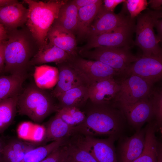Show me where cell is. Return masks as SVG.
<instances>
[{"mask_svg":"<svg viewBox=\"0 0 162 162\" xmlns=\"http://www.w3.org/2000/svg\"><path fill=\"white\" fill-rule=\"evenodd\" d=\"M80 110L86 119L74 127L73 133L95 137L107 136L117 139L122 136L127 123L121 110L112 104H97L88 99Z\"/></svg>","mask_w":162,"mask_h":162,"instance_id":"obj_1","label":"cell"},{"mask_svg":"<svg viewBox=\"0 0 162 162\" xmlns=\"http://www.w3.org/2000/svg\"><path fill=\"white\" fill-rule=\"evenodd\" d=\"M4 50V71L26 75L30 61L40 47L26 25L7 32Z\"/></svg>","mask_w":162,"mask_h":162,"instance_id":"obj_2","label":"cell"},{"mask_svg":"<svg viewBox=\"0 0 162 162\" xmlns=\"http://www.w3.org/2000/svg\"><path fill=\"white\" fill-rule=\"evenodd\" d=\"M68 1H23L28 6L26 25L40 47L48 43V32L57 17L60 8Z\"/></svg>","mask_w":162,"mask_h":162,"instance_id":"obj_3","label":"cell"},{"mask_svg":"<svg viewBox=\"0 0 162 162\" xmlns=\"http://www.w3.org/2000/svg\"><path fill=\"white\" fill-rule=\"evenodd\" d=\"M51 92L31 84L19 94L17 110L19 114L26 116L35 122L40 123L52 113L59 110Z\"/></svg>","mask_w":162,"mask_h":162,"instance_id":"obj_4","label":"cell"},{"mask_svg":"<svg viewBox=\"0 0 162 162\" xmlns=\"http://www.w3.org/2000/svg\"><path fill=\"white\" fill-rule=\"evenodd\" d=\"M137 16L134 45L137 46L142 50V56H162V48L154 30L155 20L162 18L161 11L148 10Z\"/></svg>","mask_w":162,"mask_h":162,"instance_id":"obj_5","label":"cell"},{"mask_svg":"<svg viewBox=\"0 0 162 162\" xmlns=\"http://www.w3.org/2000/svg\"><path fill=\"white\" fill-rule=\"evenodd\" d=\"M81 57L100 62L112 68L122 75L140 57L133 54L130 49L99 46L78 53Z\"/></svg>","mask_w":162,"mask_h":162,"instance_id":"obj_6","label":"cell"},{"mask_svg":"<svg viewBox=\"0 0 162 162\" xmlns=\"http://www.w3.org/2000/svg\"><path fill=\"white\" fill-rule=\"evenodd\" d=\"M135 26L134 18L132 19L128 24L110 32L88 38L87 43L80 48L78 53L99 46L130 49L134 46L132 38Z\"/></svg>","mask_w":162,"mask_h":162,"instance_id":"obj_7","label":"cell"},{"mask_svg":"<svg viewBox=\"0 0 162 162\" xmlns=\"http://www.w3.org/2000/svg\"><path fill=\"white\" fill-rule=\"evenodd\" d=\"M113 136L101 139L76 133L70 137L71 142L86 150L97 162H118Z\"/></svg>","mask_w":162,"mask_h":162,"instance_id":"obj_8","label":"cell"},{"mask_svg":"<svg viewBox=\"0 0 162 162\" xmlns=\"http://www.w3.org/2000/svg\"><path fill=\"white\" fill-rule=\"evenodd\" d=\"M118 82L120 89L113 103H135L148 97L153 88V85L142 78L133 74L124 76Z\"/></svg>","mask_w":162,"mask_h":162,"instance_id":"obj_9","label":"cell"},{"mask_svg":"<svg viewBox=\"0 0 162 162\" xmlns=\"http://www.w3.org/2000/svg\"><path fill=\"white\" fill-rule=\"evenodd\" d=\"M68 62L80 73L89 86L97 81L120 75L119 72L100 62L86 59L79 55Z\"/></svg>","mask_w":162,"mask_h":162,"instance_id":"obj_10","label":"cell"},{"mask_svg":"<svg viewBox=\"0 0 162 162\" xmlns=\"http://www.w3.org/2000/svg\"><path fill=\"white\" fill-rule=\"evenodd\" d=\"M112 104L121 110L127 122L136 131L140 130L145 123L151 122L154 118L148 97L132 104L114 102Z\"/></svg>","mask_w":162,"mask_h":162,"instance_id":"obj_11","label":"cell"},{"mask_svg":"<svg viewBox=\"0 0 162 162\" xmlns=\"http://www.w3.org/2000/svg\"><path fill=\"white\" fill-rule=\"evenodd\" d=\"M134 75L143 79L152 85L162 78V56L140 57L122 75Z\"/></svg>","mask_w":162,"mask_h":162,"instance_id":"obj_12","label":"cell"},{"mask_svg":"<svg viewBox=\"0 0 162 162\" xmlns=\"http://www.w3.org/2000/svg\"><path fill=\"white\" fill-rule=\"evenodd\" d=\"M124 14L123 11L118 14L108 11L102 5L90 26L86 37L110 32L128 24L132 19Z\"/></svg>","mask_w":162,"mask_h":162,"instance_id":"obj_13","label":"cell"},{"mask_svg":"<svg viewBox=\"0 0 162 162\" xmlns=\"http://www.w3.org/2000/svg\"><path fill=\"white\" fill-rule=\"evenodd\" d=\"M120 89L118 81L114 77L102 79L88 86L89 99L95 104H112Z\"/></svg>","mask_w":162,"mask_h":162,"instance_id":"obj_14","label":"cell"},{"mask_svg":"<svg viewBox=\"0 0 162 162\" xmlns=\"http://www.w3.org/2000/svg\"><path fill=\"white\" fill-rule=\"evenodd\" d=\"M58 70V80L51 93L56 98L60 94L72 88L89 85L80 73L68 62L56 64Z\"/></svg>","mask_w":162,"mask_h":162,"instance_id":"obj_15","label":"cell"},{"mask_svg":"<svg viewBox=\"0 0 162 162\" xmlns=\"http://www.w3.org/2000/svg\"><path fill=\"white\" fill-rule=\"evenodd\" d=\"M145 128L136 131L130 137L119 138L118 149L120 162H133L142 153L145 143Z\"/></svg>","mask_w":162,"mask_h":162,"instance_id":"obj_16","label":"cell"},{"mask_svg":"<svg viewBox=\"0 0 162 162\" xmlns=\"http://www.w3.org/2000/svg\"><path fill=\"white\" fill-rule=\"evenodd\" d=\"M28 9L19 2L0 8V23L7 31L22 27L26 24Z\"/></svg>","mask_w":162,"mask_h":162,"instance_id":"obj_17","label":"cell"},{"mask_svg":"<svg viewBox=\"0 0 162 162\" xmlns=\"http://www.w3.org/2000/svg\"><path fill=\"white\" fill-rule=\"evenodd\" d=\"M47 38L49 43L63 50L71 56L78 55L74 33L58 25L52 24Z\"/></svg>","mask_w":162,"mask_h":162,"instance_id":"obj_18","label":"cell"},{"mask_svg":"<svg viewBox=\"0 0 162 162\" xmlns=\"http://www.w3.org/2000/svg\"><path fill=\"white\" fill-rule=\"evenodd\" d=\"M43 145H44L40 141L12 139L5 143L2 151L1 157L4 162H20L28 152Z\"/></svg>","mask_w":162,"mask_h":162,"instance_id":"obj_19","label":"cell"},{"mask_svg":"<svg viewBox=\"0 0 162 162\" xmlns=\"http://www.w3.org/2000/svg\"><path fill=\"white\" fill-rule=\"evenodd\" d=\"M44 126V134L41 141L44 145L50 141L69 139L74 128L65 122L57 112Z\"/></svg>","mask_w":162,"mask_h":162,"instance_id":"obj_20","label":"cell"},{"mask_svg":"<svg viewBox=\"0 0 162 162\" xmlns=\"http://www.w3.org/2000/svg\"><path fill=\"white\" fill-rule=\"evenodd\" d=\"M73 57L63 50L48 43L39 48L31 59L30 64L38 66L50 62L57 64L68 62Z\"/></svg>","mask_w":162,"mask_h":162,"instance_id":"obj_21","label":"cell"},{"mask_svg":"<svg viewBox=\"0 0 162 162\" xmlns=\"http://www.w3.org/2000/svg\"><path fill=\"white\" fill-rule=\"evenodd\" d=\"M88 86L83 85L76 87L60 94L56 98L59 110L71 107L81 109L89 99Z\"/></svg>","mask_w":162,"mask_h":162,"instance_id":"obj_22","label":"cell"},{"mask_svg":"<svg viewBox=\"0 0 162 162\" xmlns=\"http://www.w3.org/2000/svg\"><path fill=\"white\" fill-rule=\"evenodd\" d=\"M78 10L73 0L68 1L60 8L57 17L52 24L60 26L73 33L76 32Z\"/></svg>","mask_w":162,"mask_h":162,"instance_id":"obj_23","label":"cell"},{"mask_svg":"<svg viewBox=\"0 0 162 162\" xmlns=\"http://www.w3.org/2000/svg\"><path fill=\"white\" fill-rule=\"evenodd\" d=\"M58 77V70L57 67L46 64L34 66L35 84L40 88L47 90L55 87Z\"/></svg>","mask_w":162,"mask_h":162,"instance_id":"obj_24","label":"cell"},{"mask_svg":"<svg viewBox=\"0 0 162 162\" xmlns=\"http://www.w3.org/2000/svg\"><path fill=\"white\" fill-rule=\"evenodd\" d=\"M102 4H93L78 9L76 32L78 38L86 37L90 26Z\"/></svg>","mask_w":162,"mask_h":162,"instance_id":"obj_25","label":"cell"},{"mask_svg":"<svg viewBox=\"0 0 162 162\" xmlns=\"http://www.w3.org/2000/svg\"><path fill=\"white\" fill-rule=\"evenodd\" d=\"M26 76L11 74L0 76V100L19 94Z\"/></svg>","mask_w":162,"mask_h":162,"instance_id":"obj_26","label":"cell"},{"mask_svg":"<svg viewBox=\"0 0 162 162\" xmlns=\"http://www.w3.org/2000/svg\"><path fill=\"white\" fill-rule=\"evenodd\" d=\"M19 95L0 100V133L7 128L13 121L17 111Z\"/></svg>","mask_w":162,"mask_h":162,"instance_id":"obj_27","label":"cell"},{"mask_svg":"<svg viewBox=\"0 0 162 162\" xmlns=\"http://www.w3.org/2000/svg\"><path fill=\"white\" fill-rule=\"evenodd\" d=\"M68 140L69 139L54 141L34 148L28 152L20 162H40L54 150L66 143Z\"/></svg>","mask_w":162,"mask_h":162,"instance_id":"obj_28","label":"cell"},{"mask_svg":"<svg viewBox=\"0 0 162 162\" xmlns=\"http://www.w3.org/2000/svg\"><path fill=\"white\" fill-rule=\"evenodd\" d=\"M57 112L65 122L74 127L83 123L86 119L84 112L80 109L76 107L63 108Z\"/></svg>","mask_w":162,"mask_h":162,"instance_id":"obj_29","label":"cell"},{"mask_svg":"<svg viewBox=\"0 0 162 162\" xmlns=\"http://www.w3.org/2000/svg\"><path fill=\"white\" fill-rule=\"evenodd\" d=\"M69 154L67 162H97L86 149L70 141H68Z\"/></svg>","mask_w":162,"mask_h":162,"instance_id":"obj_30","label":"cell"},{"mask_svg":"<svg viewBox=\"0 0 162 162\" xmlns=\"http://www.w3.org/2000/svg\"><path fill=\"white\" fill-rule=\"evenodd\" d=\"M148 98L152 104L155 123L157 127L162 124V89L161 87L153 88Z\"/></svg>","mask_w":162,"mask_h":162,"instance_id":"obj_31","label":"cell"},{"mask_svg":"<svg viewBox=\"0 0 162 162\" xmlns=\"http://www.w3.org/2000/svg\"><path fill=\"white\" fill-rule=\"evenodd\" d=\"M69 152L68 142L54 150L40 162H64L68 158Z\"/></svg>","mask_w":162,"mask_h":162,"instance_id":"obj_32","label":"cell"},{"mask_svg":"<svg viewBox=\"0 0 162 162\" xmlns=\"http://www.w3.org/2000/svg\"><path fill=\"white\" fill-rule=\"evenodd\" d=\"M156 147L150 143H146L141 154L133 162H157Z\"/></svg>","mask_w":162,"mask_h":162,"instance_id":"obj_33","label":"cell"},{"mask_svg":"<svg viewBox=\"0 0 162 162\" xmlns=\"http://www.w3.org/2000/svg\"><path fill=\"white\" fill-rule=\"evenodd\" d=\"M124 3L132 19L134 18L146 9L148 4L146 0H127Z\"/></svg>","mask_w":162,"mask_h":162,"instance_id":"obj_34","label":"cell"},{"mask_svg":"<svg viewBox=\"0 0 162 162\" xmlns=\"http://www.w3.org/2000/svg\"><path fill=\"white\" fill-rule=\"evenodd\" d=\"M125 1L124 0H104L103 1L104 5L103 6L106 10L114 12L116 6L124 2Z\"/></svg>","mask_w":162,"mask_h":162,"instance_id":"obj_35","label":"cell"},{"mask_svg":"<svg viewBox=\"0 0 162 162\" xmlns=\"http://www.w3.org/2000/svg\"><path fill=\"white\" fill-rule=\"evenodd\" d=\"M73 1L78 9L91 5L103 2V1L101 0H74Z\"/></svg>","mask_w":162,"mask_h":162,"instance_id":"obj_36","label":"cell"},{"mask_svg":"<svg viewBox=\"0 0 162 162\" xmlns=\"http://www.w3.org/2000/svg\"><path fill=\"white\" fill-rule=\"evenodd\" d=\"M161 18L157 19L154 23V27L158 32L156 37L159 42H161L162 40V20Z\"/></svg>","mask_w":162,"mask_h":162,"instance_id":"obj_37","label":"cell"},{"mask_svg":"<svg viewBox=\"0 0 162 162\" xmlns=\"http://www.w3.org/2000/svg\"><path fill=\"white\" fill-rule=\"evenodd\" d=\"M5 40L0 41V72L4 70V50Z\"/></svg>","mask_w":162,"mask_h":162,"instance_id":"obj_38","label":"cell"},{"mask_svg":"<svg viewBox=\"0 0 162 162\" xmlns=\"http://www.w3.org/2000/svg\"><path fill=\"white\" fill-rule=\"evenodd\" d=\"M148 3L149 4L151 8L155 10H160L161 9V0H150Z\"/></svg>","mask_w":162,"mask_h":162,"instance_id":"obj_39","label":"cell"},{"mask_svg":"<svg viewBox=\"0 0 162 162\" xmlns=\"http://www.w3.org/2000/svg\"><path fill=\"white\" fill-rule=\"evenodd\" d=\"M8 33L4 26L0 23V41L7 40Z\"/></svg>","mask_w":162,"mask_h":162,"instance_id":"obj_40","label":"cell"},{"mask_svg":"<svg viewBox=\"0 0 162 162\" xmlns=\"http://www.w3.org/2000/svg\"><path fill=\"white\" fill-rule=\"evenodd\" d=\"M18 2L16 0H0V8L6 7Z\"/></svg>","mask_w":162,"mask_h":162,"instance_id":"obj_41","label":"cell"},{"mask_svg":"<svg viewBox=\"0 0 162 162\" xmlns=\"http://www.w3.org/2000/svg\"><path fill=\"white\" fill-rule=\"evenodd\" d=\"M162 146L160 143H159L157 154V162H162Z\"/></svg>","mask_w":162,"mask_h":162,"instance_id":"obj_42","label":"cell"},{"mask_svg":"<svg viewBox=\"0 0 162 162\" xmlns=\"http://www.w3.org/2000/svg\"><path fill=\"white\" fill-rule=\"evenodd\" d=\"M5 142L0 138V157L1 156V152Z\"/></svg>","mask_w":162,"mask_h":162,"instance_id":"obj_43","label":"cell"},{"mask_svg":"<svg viewBox=\"0 0 162 162\" xmlns=\"http://www.w3.org/2000/svg\"><path fill=\"white\" fill-rule=\"evenodd\" d=\"M0 162H4L2 159V157H1V156L0 157Z\"/></svg>","mask_w":162,"mask_h":162,"instance_id":"obj_44","label":"cell"},{"mask_svg":"<svg viewBox=\"0 0 162 162\" xmlns=\"http://www.w3.org/2000/svg\"><path fill=\"white\" fill-rule=\"evenodd\" d=\"M66 162V161H65V162Z\"/></svg>","mask_w":162,"mask_h":162,"instance_id":"obj_45","label":"cell"}]
</instances>
